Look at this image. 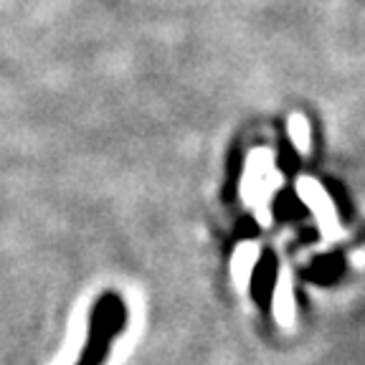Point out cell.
I'll return each instance as SVG.
<instances>
[{"label":"cell","instance_id":"1","mask_svg":"<svg viewBox=\"0 0 365 365\" xmlns=\"http://www.w3.org/2000/svg\"><path fill=\"white\" fill-rule=\"evenodd\" d=\"M127 325V307L117 294H102L91 309L89 335L81 350V358L76 365H102L112 348V340L125 330Z\"/></svg>","mask_w":365,"mask_h":365},{"label":"cell","instance_id":"2","mask_svg":"<svg viewBox=\"0 0 365 365\" xmlns=\"http://www.w3.org/2000/svg\"><path fill=\"white\" fill-rule=\"evenodd\" d=\"M277 277H279V262H277V254L269 249L262 251L257 267L251 272V297L257 307L264 314L272 312V302H274V289H277Z\"/></svg>","mask_w":365,"mask_h":365},{"label":"cell","instance_id":"3","mask_svg":"<svg viewBox=\"0 0 365 365\" xmlns=\"http://www.w3.org/2000/svg\"><path fill=\"white\" fill-rule=\"evenodd\" d=\"M342 274H345V259H342V254L332 251V254L317 257L304 269V279H309L312 284H319V287H330V284H335V282H340Z\"/></svg>","mask_w":365,"mask_h":365},{"label":"cell","instance_id":"4","mask_svg":"<svg viewBox=\"0 0 365 365\" xmlns=\"http://www.w3.org/2000/svg\"><path fill=\"white\" fill-rule=\"evenodd\" d=\"M274 216L279 218V221H299V218L307 216V205L297 198L292 190H284L274 200Z\"/></svg>","mask_w":365,"mask_h":365},{"label":"cell","instance_id":"5","mask_svg":"<svg viewBox=\"0 0 365 365\" xmlns=\"http://www.w3.org/2000/svg\"><path fill=\"white\" fill-rule=\"evenodd\" d=\"M327 190H330V198H332V203L340 208V213L345 218H350V213H353V205H350V198H348V190L342 188L340 182H332V180H327Z\"/></svg>","mask_w":365,"mask_h":365},{"label":"cell","instance_id":"6","mask_svg":"<svg viewBox=\"0 0 365 365\" xmlns=\"http://www.w3.org/2000/svg\"><path fill=\"white\" fill-rule=\"evenodd\" d=\"M236 236H239V239H257V236H259V223L254 221L251 216L241 218L239 226H236Z\"/></svg>","mask_w":365,"mask_h":365}]
</instances>
